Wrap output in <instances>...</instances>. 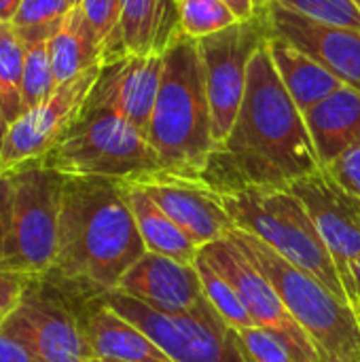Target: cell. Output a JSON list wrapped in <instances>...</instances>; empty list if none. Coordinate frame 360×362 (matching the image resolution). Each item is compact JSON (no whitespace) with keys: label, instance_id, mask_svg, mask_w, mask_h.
Returning a JSON list of instances; mask_svg holds the SVG:
<instances>
[{"label":"cell","instance_id":"f6af8a7d","mask_svg":"<svg viewBox=\"0 0 360 362\" xmlns=\"http://www.w3.org/2000/svg\"><path fill=\"white\" fill-rule=\"evenodd\" d=\"M2 318H4V316H0V322H2Z\"/></svg>","mask_w":360,"mask_h":362},{"label":"cell","instance_id":"b9f144b4","mask_svg":"<svg viewBox=\"0 0 360 362\" xmlns=\"http://www.w3.org/2000/svg\"><path fill=\"white\" fill-rule=\"evenodd\" d=\"M356 316H359V322H360V303H359V308H356Z\"/></svg>","mask_w":360,"mask_h":362},{"label":"cell","instance_id":"ffe728a7","mask_svg":"<svg viewBox=\"0 0 360 362\" xmlns=\"http://www.w3.org/2000/svg\"><path fill=\"white\" fill-rule=\"evenodd\" d=\"M323 168L360 138V91L348 85L303 112Z\"/></svg>","mask_w":360,"mask_h":362},{"label":"cell","instance_id":"836d02e7","mask_svg":"<svg viewBox=\"0 0 360 362\" xmlns=\"http://www.w3.org/2000/svg\"><path fill=\"white\" fill-rule=\"evenodd\" d=\"M25 278L28 276L15 274V272H0V316H6L15 308L23 291Z\"/></svg>","mask_w":360,"mask_h":362},{"label":"cell","instance_id":"83f0119b","mask_svg":"<svg viewBox=\"0 0 360 362\" xmlns=\"http://www.w3.org/2000/svg\"><path fill=\"white\" fill-rule=\"evenodd\" d=\"M57 81L51 64L49 42H36L25 47L23 81H21V115L36 108L55 91Z\"/></svg>","mask_w":360,"mask_h":362},{"label":"cell","instance_id":"7c38bea8","mask_svg":"<svg viewBox=\"0 0 360 362\" xmlns=\"http://www.w3.org/2000/svg\"><path fill=\"white\" fill-rule=\"evenodd\" d=\"M289 189L314 221L356 312L359 293L350 276V265L360 255V199L350 195L325 168L295 180Z\"/></svg>","mask_w":360,"mask_h":362},{"label":"cell","instance_id":"7a4b0ae2","mask_svg":"<svg viewBox=\"0 0 360 362\" xmlns=\"http://www.w3.org/2000/svg\"><path fill=\"white\" fill-rule=\"evenodd\" d=\"M231 185L289 187L323 168L303 112L282 85L265 45L248 66L246 93L227 140L212 161Z\"/></svg>","mask_w":360,"mask_h":362},{"label":"cell","instance_id":"52a82bcc","mask_svg":"<svg viewBox=\"0 0 360 362\" xmlns=\"http://www.w3.org/2000/svg\"><path fill=\"white\" fill-rule=\"evenodd\" d=\"M6 174L13 199L4 267L21 276H45L57 252L66 176L42 161H30Z\"/></svg>","mask_w":360,"mask_h":362},{"label":"cell","instance_id":"4dcf8cb0","mask_svg":"<svg viewBox=\"0 0 360 362\" xmlns=\"http://www.w3.org/2000/svg\"><path fill=\"white\" fill-rule=\"evenodd\" d=\"M240 348L248 362H297L282 339L261 327L236 331Z\"/></svg>","mask_w":360,"mask_h":362},{"label":"cell","instance_id":"f1b7e54d","mask_svg":"<svg viewBox=\"0 0 360 362\" xmlns=\"http://www.w3.org/2000/svg\"><path fill=\"white\" fill-rule=\"evenodd\" d=\"M180 2V28L189 38H206L233 25L238 19L223 0H178Z\"/></svg>","mask_w":360,"mask_h":362},{"label":"cell","instance_id":"44dd1931","mask_svg":"<svg viewBox=\"0 0 360 362\" xmlns=\"http://www.w3.org/2000/svg\"><path fill=\"white\" fill-rule=\"evenodd\" d=\"M265 49L282 85L286 87L301 112H308L333 91L344 87V83L333 72H329L318 59H314L282 36L272 34L265 42Z\"/></svg>","mask_w":360,"mask_h":362},{"label":"cell","instance_id":"6da1fadb","mask_svg":"<svg viewBox=\"0 0 360 362\" xmlns=\"http://www.w3.org/2000/svg\"><path fill=\"white\" fill-rule=\"evenodd\" d=\"M144 255L123 182L66 176L57 252L45 278L72 297L98 299L117 291Z\"/></svg>","mask_w":360,"mask_h":362},{"label":"cell","instance_id":"7402d4cb","mask_svg":"<svg viewBox=\"0 0 360 362\" xmlns=\"http://www.w3.org/2000/svg\"><path fill=\"white\" fill-rule=\"evenodd\" d=\"M123 189L146 252L170 257L180 263H193L199 246L146 195V191L134 182H123Z\"/></svg>","mask_w":360,"mask_h":362},{"label":"cell","instance_id":"ac0fdd59","mask_svg":"<svg viewBox=\"0 0 360 362\" xmlns=\"http://www.w3.org/2000/svg\"><path fill=\"white\" fill-rule=\"evenodd\" d=\"M83 329L98 361L174 362L146 333L119 316L100 297L89 299Z\"/></svg>","mask_w":360,"mask_h":362},{"label":"cell","instance_id":"8992f818","mask_svg":"<svg viewBox=\"0 0 360 362\" xmlns=\"http://www.w3.org/2000/svg\"><path fill=\"white\" fill-rule=\"evenodd\" d=\"M40 161L68 178L132 182L163 172L149 138L108 108H83Z\"/></svg>","mask_w":360,"mask_h":362},{"label":"cell","instance_id":"bcb514c9","mask_svg":"<svg viewBox=\"0 0 360 362\" xmlns=\"http://www.w3.org/2000/svg\"><path fill=\"white\" fill-rule=\"evenodd\" d=\"M102 362H112V361H102Z\"/></svg>","mask_w":360,"mask_h":362},{"label":"cell","instance_id":"4316f807","mask_svg":"<svg viewBox=\"0 0 360 362\" xmlns=\"http://www.w3.org/2000/svg\"><path fill=\"white\" fill-rule=\"evenodd\" d=\"M79 8L98 38L102 64L127 53L121 32V0H81Z\"/></svg>","mask_w":360,"mask_h":362},{"label":"cell","instance_id":"d4e9b609","mask_svg":"<svg viewBox=\"0 0 360 362\" xmlns=\"http://www.w3.org/2000/svg\"><path fill=\"white\" fill-rule=\"evenodd\" d=\"M72 4L68 0H21L11 25L23 47L49 42L64 23Z\"/></svg>","mask_w":360,"mask_h":362},{"label":"cell","instance_id":"5b68a950","mask_svg":"<svg viewBox=\"0 0 360 362\" xmlns=\"http://www.w3.org/2000/svg\"><path fill=\"white\" fill-rule=\"evenodd\" d=\"M227 238L274 284L323 362H360V322L352 305L337 299L314 276L291 265L252 233L236 227Z\"/></svg>","mask_w":360,"mask_h":362},{"label":"cell","instance_id":"4fadbf2b","mask_svg":"<svg viewBox=\"0 0 360 362\" xmlns=\"http://www.w3.org/2000/svg\"><path fill=\"white\" fill-rule=\"evenodd\" d=\"M98 72L100 66L59 83L49 100L32 110H25L15 123L8 125L0 155V172H11L30 161L45 159V155L83 112Z\"/></svg>","mask_w":360,"mask_h":362},{"label":"cell","instance_id":"9c48e42d","mask_svg":"<svg viewBox=\"0 0 360 362\" xmlns=\"http://www.w3.org/2000/svg\"><path fill=\"white\" fill-rule=\"evenodd\" d=\"M100 299L146 333L174 362H248L238 333L208 301L187 314H163L121 291H110Z\"/></svg>","mask_w":360,"mask_h":362},{"label":"cell","instance_id":"277c9868","mask_svg":"<svg viewBox=\"0 0 360 362\" xmlns=\"http://www.w3.org/2000/svg\"><path fill=\"white\" fill-rule=\"evenodd\" d=\"M216 189L238 229L263 240L291 265L314 276L337 299L352 305L314 221L289 187L227 185Z\"/></svg>","mask_w":360,"mask_h":362},{"label":"cell","instance_id":"2e32d148","mask_svg":"<svg viewBox=\"0 0 360 362\" xmlns=\"http://www.w3.org/2000/svg\"><path fill=\"white\" fill-rule=\"evenodd\" d=\"M272 34L286 38L314 59H318L329 72H333L344 85L360 91V30L333 28L310 21L269 2L265 6Z\"/></svg>","mask_w":360,"mask_h":362},{"label":"cell","instance_id":"3957f363","mask_svg":"<svg viewBox=\"0 0 360 362\" xmlns=\"http://www.w3.org/2000/svg\"><path fill=\"white\" fill-rule=\"evenodd\" d=\"M146 138L163 172L206 176L219 144L195 38L182 34L163 53V74Z\"/></svg>","mask_w":360,"mask_h":362},{"label":"cell","instance_id":"60d3db41","mask_svg":"<svg viewBox=\"0 0 360 362\" xmlns=\"http://www.w3.org/2000/svg\"><path fill=\"white\" fill-rule=\"evenodd\" d=\"M68 2H70L72 6H79V4H81V0H68Z\"/></svg>","mask_w":360,"mask_h":362},{"label":"cell","instance_id":"30bf717a","mask_svg":"<svg viewBox=\"0 0 360 362\" xmlns=\"http://www.w3.org/2000/svg\"><path fill=\"white\" fill-rule=\"evenodd\" d=\"M269 36L272 28L263 8L248 21H236L233 25L197 40L212 110V134L219 146L231 134L240 112L246 93L248 66Z\"/></svg>","mask_w":360,"mask_h":362},{"label":"cell","instance_id":"d6986e66","mask_svg":"<svg viewBox=\"0 0 360 362\" xmlns=\"http://www.w3.org/2000/svg\"><path fill=\"white\" fill-rule=\"evenodd\" d=\"M121 32L125 51L163 55L180 36L178 0H121Z\"/></svg>","mask_w":360,"mask_h":362},{"label":"cell","instance_id":"8fae6325","mask_svg":"<svg viewBox=\"0 0 360 362\" xmlns=\"http://www.w3.org/2000/svg\"><path fill=\"white\" fill-rule=\"evenodd\" d=\"M199 250L214 265V269L231 282L257 327L267 329L282 339L297 362H323L318 350L295 322L274 284L227 235L219 242L202 246Z\"/></svg>","mask_w":360,"mask_h":362},{"label":"cell","instance_id":"484cf974","mask_svg":"<svg viewBox=\"0 0 360 362\" xmlns=\"http://www.w3.org/2000/svg\"><path fill=\"white\" fill-rule=\"evenodd\" d=\"M193 263L197 267V274H199V280H202V286H204V295H206L208 303L214 308V312L233 331L257 327L255 320L248 316L246 308L242 305V301H240L236 288L231 286V282L214 269V265L202 255V250L197 252Z\"/></svg>","mask_w":360,"mask_h":362},{"label":"cell","instance_id":"5bb4252c","mask_svg":"<svg viewBox=\"0 0 360 362\" xmlns=\"http://www.w3.org/2000/svg\"><path fill=\"white\" fill-rule=\"evenodd\" d=\"M132 182L146 191L199 248L223 240L236 229L221 191L206 178L157 172Z\"/></svg>","mask_w":360,"mask_h":362},{"label":"cell","instance_id":"7bdbcfd3","mask_svg":"<svg viewBox=\"0 0 360 362\" xmlns=\"http://www.w3.org/2000/svg\"><path fill=\"white\" fill-rule=\"evenodd\" d=\"M354 2H356V4H359V6H360V0H354Z\"/></svg>","mask_w":360,"mask_h":362},{"label":"cell","instance_id":"1f68e13d","mask_svg":"<svg viewBox=\"0 0 360 362\" xmlns=\"http://www.w3.org/2000/svg\"><path fill=\"white\" fill-rule=\"evenodd\" d=\"M325 170L356 199H360V138L350 144L342 155H337Z\"/></svg>","mask_w":360,"mask_h":362},{"label":"cell","instance_id":"ba28073f","mask_svg":"<svg viewBox=\"0 0 360 362\" xmlns=\"http://www.w3.org/2000/svg\"><path fill=\"white\" fill-rule=\"evenodd\" d=\"M72 299L45 276H28L15 308L0 322V333L25 346L40 362L95 361Z\"/></svg>","mask_w":360,"mask_h":362},{"label":"cell","instance_id":"8d00e7d4","mask_svg":"<svg viewBox=\"0 0 360 362\" xmlns=\"http://www.w3.org/2000/svg\"><path fill=\"white\" fill-rule=\"evenodd\" d=\"M21 0H0V23H11Z\"/></svg>","mask_w":360,"mask_h":362},{"label":"cell","instance_id":"ab89813d","mask_svg":"<svg viewBox=\"0 0 360 362\" xmlns=\"http://www.w3.org/2000/svg\"><path fill=\"white\" fill-rule=\"evenodd\" d=\"M269 2H272V0H255V6H257V11H263Z\"/></svg>","mask_w":360,"mask_h":362},{"label":"cell","instance_id":"603a6c76","mask_svg":"<svg viewBox=\"0 0 360 362\" xmlns=\"http://www.w3.org/2000/svg\"><path fill=\"white\" fill-rule=\"evenodd\" d=\"M49 53L57 85L102 66L98 38L79 6H72L64 17L62 28L49 40Z\"/></svg>","mask_w":360,"mask_h":362},{"label":"cell","instance_id":"9a60e30c","mask_svg":"<svg viewBox=\"0 0 360 362\" xmlns=\"http://www.w3.org/2000/svg\"><path fill=\"white\" fill-rule=\"evenodd\" d=\"M161 74L163 55L125 53L106 62L100 66L85 108H108L146 136Z\"/></svg>","mask_w":360,"mask_h":362},{"label":"cell","instance_id":"f546056e","mask_svg":"<svg viewBox=\"0 0 360 362\" xmlns=\"http://www.w3.org/2000/svg\"><path fill=\"white\" fill-rule=\"evenodd\" d=\"M274 2L316 23L360 30V6L354 0H274Z\"/></svg>","mask_w":360,"mask_h":362},{"label":"cell","instance_id":"e0dca14e","mask_svg":"<svg viewBox=\"0 0 360 362\" xmlns=\"http://www.w3.org/2000/svg\"><path fill=\"white\" fill-rule=\"evenodd\" d=\"M117 291L163 314H187L208 299L195 263L146 252L119 282Z\"/></svg>","mask_w":360,"mask_h":362},{"label":"cell","instance_id":"d590c367","mask_svg":"<svg viewBox=\"0 0 360 362\" xmlns=\"http://www.w3.org/2000/svg\"><path fill=\"white\" fill-rule=\"evenodd\" d=\"M223 2L231 8L238 21H248L259 13L255 6V0H223Z\"/></svg>","mask_w":360,"mask_h":362},{"label":"cell","instance_id":"d6a6232c","mask_svg":"<svg viewBox=\"0 0 360 362\" xmlns=\"http://www.w3.org/2000/svg\"><path fill=\"white\" fill-rule=\"evenodd\" d=\"M11 180L6 172H0V272H6L4 267V250H6V238L11 227Z\"/></svg>","mask_w":360,"mask_h":362},{"label":"cell","instance_id":"f35d334b","mask_svg":"<svg viewBox=\"0 0 360 362\" xmlns=\"http://www.w3.org/2000/svg\"><path fill=\"white\" fill-rule=\"evenodd\" d=\"M6 132H8V123L4 121V117H2V112H0V155H2V146H4Z\"/></svg>","mask_w":360,"mask_h":362},{"label":"cell","instance_id":"74e56055","mask_svg":"<svg viewBox=\"0 0 360 362\" xmlns=\"http://www.w3.org/2000/svg\"><path fill=\"white\" fill-rule=\"evenodd\" d=\"M350 276H352V282L356 286V293H359V303H360V255L352 261L350 265Z\"/></svg>","mask_w":360,"mask_h":362},{"label":"cell","instance_id":"e575fe53","mask_svg":"<svg viewBox=\"0 0 360 362\" xmlns=\"http://www.w3.org/2000/svg\"><path fill=\"white\" fill-rule=\"evenodd\" d=\"M0 362H40L25 346L0 333Z\"/></svg>","mask_w":360,"mask_h":362},{"label":"cell","instance_id":"cb8c5ba5","mask_svg":"<svg viewBox=\"0 0 360 362\" xmlns=\"http://www.w3.org/2000/svg\"><path fill=\"white\" fill-rule=\"evenodd\" d=\"M25 47L11 23H0V112L11 125L21 117V81Z\"/></svg>","mask_w":360,"mask_h":362},{"label":"cell","instance_id":"ee69618b","mask_svg":"<svg viewBox=\"0 0 360 362\" xmlns=\"http://www.w3.org/2000/svg\"><path fill=\"white\" fill-rule=\"evenodd\" d=\"M91 362H102V361H98V358H95V361H91Z\"/></svg>","mask_w":360,"mask_h":362}]
</instances>
